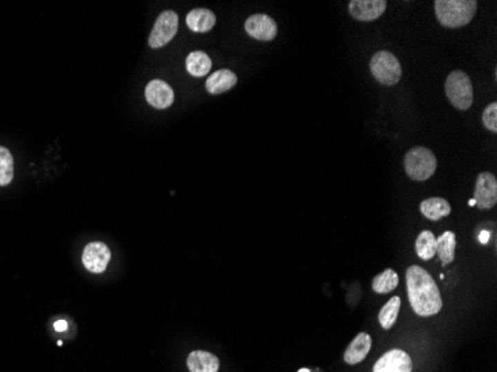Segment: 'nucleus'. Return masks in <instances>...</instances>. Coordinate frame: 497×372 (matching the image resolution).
I'll return each instance as SVG.
<instances>
[{
    "instance_id": "nucleus-18",
    "label": "nucleus",
    "mask_w": 497,
    "mask_h": 372,
    "mask_svg": "<svg viewBox=\"0 0 497 372\" xmlns=\"http://www.w3.org/2000/svg\"><path fill=\"white\" fill-rule=\"evenodd\" d=\"M212 68L210 57L203 51H194L187 57V71L191 76H206Z\"/></svg>"
},
{
    "instance_id": "nucleus-24",
    "label": "nucleus",
    "mask_w": 497,
    "mask_h": 372,
    "mask_svg": "<svg viewBox=\"0 0 497 372\" xmlns=\"http://www.w3.org/2000/svg\"><path fill=\"white\" fill-rule=\"evenodd\" d=\"M482 124L485 129L490 130L491 133L497 131V103L493 102L485 107L482 113Z\"/></svg>"
},
{
    "instance_id": "nucleus-17",
    "label": "nucleus",
    "mask_w": 497,
    "mask_h": 372,
    "mask_svg": "<svg viewBox=\"0 0 497 372\" xmlns=\"http://www.w3.org/2000/svg\"><path fill=\"white\" fill-rule=\"evenodd\" d=\"M420 212L427 219L440 221L441 218H445L451 213V205H450V203L441 197H433V198L424 200L420 204Z\"/></svg>"
},
{
    "instance_id": "nucleus-13",
    "label": "nucleus",
    "mask_w": 497,
    "mask_h": 372,
    "mask_svg": "<svg viewBox=\"0 0 497 372\" xmlns=\"http://www.w3.org/2000/svg\"><path fill=\"white\" fill-rule=\"evenodd\" d=\"M373 346V340L365 332H360V334L356 335V338L350 342V346L346 348L344 353V360L346 364L348 365H357L362 362L368 353L371 350Z\"/></svg>"
},
{
    "instance_id": "nucleus-3",
    "label": "nucleus",
    "mask_w": 497,
    "mask_h": 372,
    "mask_svg": "<svg viewBox=\"0 0 497 372\" xmlns=\"http://www.w3.org/2000/svg\"><path fill=\"white\" fill-rule=\"evenodd\" d=\"M404 165L409 179L415 182H424L432 178L438 162L436 156L431 149L423 148V146H417V148H413L406 152Z\"/></svg>"
},
{
    "instance_id": "nucleus-26",
    "label": "nucleus",
    "mask_w": 497,
    "mask_h": 372,
    "mask_svg": "<svg viewBox=\"0 0 497 372\" xmlns=\"http://www.w3.org/2000/svg\"><path fill=\"white\" fill-rule=\"evenodd\" d=\"M481 241H482V243H487V232H482V234H481Z\"/></svg>"
},
{
    "instance_id": "nucleus-14",
    "label": "nucleus",
    "mask_w": 497,
    "mask_h": 372,
    "mask_svg": "<svg viewBox=\"0 0 497 372\" xmlns=\"http://www.w3.org/2000/svg\"><path fill=\"white\" fill-rule=\"evenodd\" d=\"M187 24L192 32L196 33H206L210 32L216 24V15H214L210 9L206 8H197L187 15Z\"/></svg>"
},
{
    "instance_id": "nucleus-11",
    "label": "nucleus",
    "mask_w": 497,
    "mask_h": 372,
    "mask_svg": "<svg viewBox=\"0 0 497 372\" xmlns=\"http://www.w3.org/2000/svg\"><path fill=\"white\" fill-rule=\"evenodd\" d=\"M386 8V0H352L348 3V11L357 21H374L384 14Z\"/></svg>"
},
{
    "instance_id": "nucleus-1",
    "label": "nucleus",
    "mask_w": 497,
    "mask_h": 372,
    "mask_svg": "<svg viewBox=\"0 0 497 372\" xmlns=\"http://www.w3.org/2000/svg\"><path fill=\"white\" fill-rule=\"evenodd\" d=\"M406 290L409 304L417 316L431 317L442 308L441 292L431 274L418 266L406 270Z\"/></svg>"
},
{
    "instance_id": "nucleus-20",
    "label": "nucleus",
    "mask_w": 497,
    "mask_h": 372,
    "mask_svg": "<svg viewBox=\"0 0 497 372\" xmlns=\"http://www.w3.org/2000/svg\"><path fill=\"white\" fill-rule=\"evenodd\" d=\"M417 254L423 261H431L436 254V237L432 231H422L415 240Z\"/></svg>"
},
{
    "instance_id": "nucleus-23",
    "label": "nucleus",
    "mask_w": 497,
    "mask_h": 372,
    "mask_svg": "<svg viewBox=\"0 0 497 372\" xmlns=\"http://www.w3.org/2000/svg\"><path fill=\"white\" fill-rule=\"evenodd\" d=\"M14 179L12 154L0 146V186H6Z\"/></svg>"
},
{
    "instance_id": "nucleus-10",
    "label": "nucleus",
    "mask_w": 497,
    "mask_h": 372,
    "mask_svg": "<svg viewBox=\"0 0 497 372\" xmlns=\"http://www.w3.org/2000/svg\"><path fill=\"white\" fill-rule=\"evenodd\" d=\"M413 360L404 350L393 348L377 360L373 372H411Z\"/></svg>"
},
{
    "instance_id": "nucleus-15",
    "label": "nucleus",
    "mask_w": 497,
    "mask_h": 372,
    "mask_svg": "<svg viewBox=\"0 0 497 372\" xmlns=\"http://www.w3.org/2000/svg\"><path fill=\"white\" fill-rule=\"evenodd\" d=\"M236 84H237L236 73L228 71V68H221V71L214 72L212 76L207 77L206 90L213 95H218L229 91Z\"/></svg>"
},
{
    "instance_id": "nucleus-5",
    "label": "nucleus",
    "mask_w": 497,
    "mask_h": 372,
    "mask_svg": "<svg viewBox=\"0 0 497 372\" xmlns=\"http://www.w3.org/2000/svg\"><path fill=\"white\" fill-rule=\"evenodd\" d=\"M369 68L375 80L382 84L392 86L396 85L402 76V67L397 58L388 51H378L369 62Z\"/></svg>"
},
{
    "instance_id": "nucleus-12",
    "label": "nucleus",
    "mask_w": 497,
    "mask_h": 372,
    "mask_svg": "<svg viewBox=\"0 0 497 372\" xmlns=\"http://www.w3.org/2000/svg\"><path fill=\"white\" fill-rule=\"evenodd\" d=\"M144 95L146 100L155 109H167L174 102L173 88L161 80H153L146 85Z\"/></svg>"
},
{
    "instance_id": "nucleus-19",
    "label": "nucleus",
    "mask_w": 497,
    "mask_h": 372,
    "mask_svg": "<svg viewBox=\"0 0 497 372\" xmlns=\"http://www.w3.org/2000/svg\"><path fill=\"white\" fill-rule=\"evenodd\" d=\"M454 252H456L454 232L447 231L440 239H436V254L441 258V263L444 267L454 261Z\"/></svg>"
},
{
    "instance_id": "nucleus-6",
    "label": "nucleus",
    "mask_w": 497,
    "mask_h": 372,
    "mask_svg": "<svg viewBox=\"0 0 497 372\" xmlns=\"http://www.w3.org/2000/svg\"><path fill=\"white\" fill-rule=\"evenodd\" d=\"M179 28V17L174 11H164L153 24V28L149 36L151 48H162L167 45L171 39L176 36Z\"/></svg>"
},
{
    "instance_id": "nucleus-16",
    "label": "nucleus",
    "mask_w": 497,
    "mask_h": 372,
    "mask_svg": "<svg viewBox=\"0 0 497 372\" xmlns=\"http://www.w3.org/2000/svg\"><path fill=\"white\" fill-rule=\"evenodd\" d=\"M188 369L191 372H218L219 359L210 351L196 350L188 356Z\"/></svg>"
},
{
    "instance_id": "nucleus-2",
    "label": "nucleus",
    "mask_w": 497,
    "mask_h": 372,
    "mask_svg": "<svg viewBox=\"0 0 497 372\" xmlns=\"http://www.w3.org/2000/svg\"><path fill=\"white\" fill-rule=\"evenodd\" d=\"M433 5L438 21L448 28L469 24L478 8L475 0H436Z\"/></svg>"
},
{
    "instance_id": "nucleus-22",
    "label": "nucleus",
    "mask_w": 497,
    "mask_h": 372,
    "mask_svg": "<svg viewBox=\"0 0 497 372\" xmlns=\"http://www.w3.org/2000/svg\"><path fill=\"white\" fill-rule=\"evenodd\" d=\"M397 285H399V277L392 268L384 270L382 274H378V276L373 280L374 292L382 293V295L383 293L392 292L393 289L397 288Z\"/></svg>"
},
{
    "instance_id": "nucleus-7",
    "label": "nucleus",
    "mask_w": 497,
    "mask_h": 372,
    "mask_svg": "<svg viewBox=\"0 0 497 372\" xmlns=\"http://www.w3.org/2000/svg\"><path fill=\"white\" fill-rule=\"evenodd\" d=\"M473 201L476 207L490 210L497 203V179L493 173H480L475 183Z\"/></svg>"
},
{
    "instance_id": "nucleus-27",
    "label": "nucleus",
    "mask_w": 497,
    "mask_h": 372,
    "mask_svg": "<svg viewBox=\"0 0 497 372\" xmlns=\"http://www.w3.org/2000/svg\"><path fill=\"white\" fill-rule=\"evenodd\" d=\"M299 372H310V371H308V369H301Z\"/></svg>"
},
{
    "instance_id": "nucleus-9",
    "label": "nucleus",
    "mask_w": 497,
    "mask_h": 372,
    "mask_svg": "<svg viewBox=\"0 0 497 372\" xmlns=\"http://www.w3.org/2000/svg\"><path fill=\"white\" fill-rule=\"evenodd\" d=\"M111 261V250L104 243L94 241L86 244L82 254L84 267L95 274H100L107 268V263Z\"/></svg>"
},
{
    "instance_id": "nucleus-4",
    "label": "nucleus",
    "mask_w": 497,
    "mask_h": 372,
    "mask_svg": "<svg viewBox=\"0 0 497 372\" xmlns=\"http://www.w3.org/2000/svg\"><path fill=\"white\" fill-rule=\"evenodd\" d=\"M447 99L456 109L467 111L473 103V86L465 72L454 71L445 81Z\"/></svg>"
},
{
    "instance_id": "nucleus-8",
    "label": "nucleus",
    "mask_w": 497,
    "mask_h": 372,
    "mask_svg": "<svg viewBox=\"0 0 497 372\" xmlns=\"http://www.w3.org/2000/svg\"><path fill=\"white\" fill-rule=\"evenodd\" d=\"M245 28L250 37L262 42H270L277 36L276 21L265 14H256L249 17L246 19Z\"/></svg>"
},
{
    "instance_id": "nucleus-21",
    "label": "nucleus",
    "mask_w": 497,
    "mask_h": 372,
    "mask_svg": "<svg viewBox=\"0 0 497 372\" xmlns=\"http://www.w3.org/2000/svg\"><path fill=\"white\" fill-rule=\"evenodd\" d=\"M399 310H401V298L399 297H393L382 310H379L378 320L383 329L386 331L392 329V326L396 323Z\"/></svg>"
},
{
    "instance_id": "nucleus-25",
    "label": "nucleus",
    "mask_w": 497,
    "mask_h": 372,
    "mask_svg": "<svg viewBox=\"0 0 497 372\" xmlns=\"http://www.w3.org/2000/svg\"><path fill=\"white\" fill-rule=\"evenodd\" d=\"M55 329L57 331H66V322H57L55 323Z\"/></svg>"
}]
</instances>
